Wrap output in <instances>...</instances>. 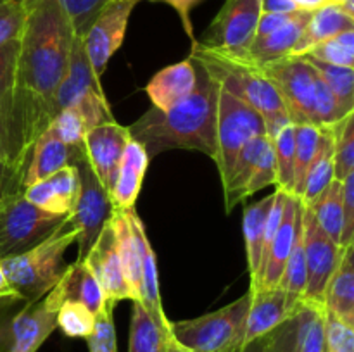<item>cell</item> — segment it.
Listing matches in <instances>:
<instances>
[{
  "mask_svg": "<svg viewBox=\"0 0 354 352\" xmlns=\"http://www.w3.org/2000/svg\"><path fill=\"white\" fill-rule=\"evenodd\" d=\"M334 130V178L342 182L354 171V110L332 124Z\"/></svg>",
  "mask_w": 354,
  "mask_h": 352,
  "instance_id": "8d00e7d4",
  "label": "cell"
},
{
  "mask_svg": "<svg viewBox=\"0 0 354 352\" xmlns=\"http://www.w3.org/2000/svg\"><path fill=\"white\" fill-rule=\"evenodd\" d=\"M80 193V171L69 164L23 190V195L40 209L52 214H71Z\"/></svg>",
  "mask_w": 354,
  "mask_h": 352,
  "instance_id": "d6986e66",
  "label": "cell"
},
{
  "mask_svg": "<svg viewBox=\"0 0 354 352\" xmlns=\"http://www.w3.org/2000/svg\"><path fill=\"white\" fill-rule=\"evenodd\" d=\"M194 86H196V68L192 59L189 57L156 72L145 86V93L156 109L168 110L187 99L192 93Z\"/></svg>",
  "mask_w": 354,
  "mask_h": 352,
  "instance_id": "603a6c76",
  "label": "cell"
},
{
  "mask_svg": "<svg viewBox=\"0 0 354 352\" xmlns=\"http://www.w3.org/2000/svg\"><path fill=\"white\" fill-rule=\"evenodd\" d=\"M270 138L266 135L261 137H256L245 145L241 150V154L235 159L234 166H232V171L228 175L227 182L223 183V193H225V209L227 213H230L239 202L245 200V186H248L249 178H251L252 171H254V166L258 162L259 154L265 148V145L268 144Z\"/></svg>",
  "mask_w": 354,
  "mask_h": 352,
  "instance_id": "4dcf8cb0",
  "label": "cell"
},
{
  "mask_svg": "<svg viewBox=\"0 0 354 352\" xmlns=\"http://www.w3.org/2000/svg\"><path fill=\"white\" fill-rule=\"evenodd\" d=\"M332 179H334V130L332 126H322L317 152L308 168L303 193L299 197L303 206H310L327 188Z\"/></svg>",
  "mask_w": 354,
  "mask_h": 352,
  "instance_id": "83f0119b",
  "label": "cell"
},
{
  "mask_svg": "<svg viewBox=\"0 0 354 352\" xmlns=\"http://www.w3.org/2000/svg\"><path fill=\"white\" fill-rule=\"evenodd\" d=\"M275 86L292 124L332 126L353 110H346L328 90L317 69L303 55H289L261 66Z\"/></svg>",
  "mask_w": 354,
  "mask_h": 352,
  "instance_id": "277c9868",
  "label": "cell"
},
{
  "mask_svg": "<svg viewBox=\"0 0 354 352\" xmlns=\"http://www.w3.org/2000/svg\"><path fill=\"white\" fill-rule=\"evenodd\" d=\"M311 10H297L292 19L273 33L263 38H256L251 43L248 57L258 66H265L268 62L289 57L306 26Z\"/></svg>",
  "mask_w": 354,
  "mask_h": 352,
  "instance_id": "484cf974",
  "label": "cell"
},
{
  "mask_svg": "<svg viewBox=\"0 0 354 352\" xmlns=\"http://www.w3.org/2000/svg\"><path fill=\"white\" fill-rule=\"evenodd\" d=\"M55 328L57 311L50 309L44 297L35 302H26L3 331L7 352H37Z\"/></svg>",
  "mask_w": 354,
  "mask_h": 352,
  "instance_id": "2e32d148",
  "label": "cell"
},
{
  "mask_svg": "<svg viewBox=\"0 0 354 352\" xmlns=\"http://www.w3.org/2000/svg\"><path fill=\"white\" fill-rule=\"evenodd\" d=\"M151 157L145 152L144 145L138 144L131 138L124 148L123 159L118 168L116 178H114L113 188H111L109 197L114 209H130L135 207L138 199V193L142 190L145 171L149 168Z\"/></svg>",
  "mask_w": 354,
  "mask_h": 352,
  "instance_id": "7402d4cb",
  "label": "cell"
},
{
  "mask_svg": "<svg viewBox=\"0 0 354 352\" xmlns=\"http://www.w3.org/2000/svg\"><path fill=\"white\" fill-rule=\"evenodd\" d=\"M138 242H140V255H142V278H140V292H138V302L144 306L149 316L156 323L162 335L171 337L169 323L171 321L166 317L165 307H162L161 292H159V276H158V262L156 254L151 247L145 228L142 221L138 223Z\"/></svg>",
  "mask_w": 354,
  "mask_h": 352,
  "instance_id": "cb8c5ba5",
  "label": "cell"
},
{
  "mask_svg": "<svg viewBox=\"0 0 354 352\" xmlns=\"http://www.w3.org/2000/svg\"><path fill=\"white\" fill-rule=\"evenodd\" d=\"M23 2L28 6L31 0H23ZM59 3L68 16L75 35L83 38L107 0H59Z\"/></svg>",
  "mask_w": 354,
  "mask_h": 352,
  "instance_id": "b9f144b4",
  "label": "cell"
},
{
  "mask_svg": "<svg viewBox=\"0 0 354 352\" xmlns=\"http://www.w3.org/2000/svg\"><path fill=\"white\" fill-rule=\"evenodd\" d=\"M318 135L320 128L313 124H294V192L292 195L299 199L303 193L304 178H306L308 168H310L313 155L317 152Z\"/></svg>",
  "mask_w": 354,
  "mask_h": 352,
  "instance_id": "836d02e7",
  "label": "cell"
},
{
  "mask_svg": "<svg viewBox=\"0 0 354 352\" xmlns=\"http://www.w3.org/2000/svg\"><path fill=\"white\" fill-rule=\"evenodd\" d=\"M294 14H270V12H261V17H259L258 21V28H256V38H263L266 37V35L273 33V31H277L279 28H282L283 24L289 23L290 19L294 17ZM252 40V41H254Z\"/></svg>",
  "mask_w": 354,
  "mask_h": 352,
  "instance_id": "f907efd6",
  "label": "cell"
},
{
  "mask_svg": "<svg viewBox=\"0 0 354 352\" xmlns=\"http://www.w3.org/2000/svg\"><path fill=\"white\" fill-rule=\"evenodd\" d=\"M130 140L131 135L128 126H121L116 121L92 128L83 140L85 161L107 192L113 188L118 168Z\"/></svg>",
  "mask_w": 354,
  "mask_h": 352,
  "instance_id": "4fadbf2b",
  "label": "cell"
},
{
  "mask_svg": "<svg viewBox=\"0 0 354 352\" xmlns=\"http://www.w3.org/2000/svg\"><path fill=\"white\" fill-rule=\"evenodd\" d=\"M299 352H325V309L304 304Z\"/></svg>",
  "mask_w": 354,
  "mask_h": 352,
  "instance_id": "ee69618b",
  "label": "cell"
},
{
  "mask_svg": "<svg viewBox=\"0 0 354 352\" xmlns=\"http://www.w3.org/2000/svg\"><path fill=\"white\" fill-rule=\"evenodd\" d=\"M354 242V171L342 179V235L341 247Z\"/></svg>",
  "mask_w": 354,
  "mask_h": 352,
  "instance_id": "681fc988",
  "label": "cell"
},
{
  "mask_svg": "<svg viewBox=\"0 0 354 352\" xmlns=\"http://www.w3.org/2000/svg\"><path fill=\"white\" fill-rule=\"evenodd\" d=\"M292 2L296 3L301 10H315L318 9V7L328 3L327 0H292Z\"/></svg>",
  "mask_w": 354,
  "mask_h": 352,
  "instance_id": "6f0895ef",
  "label": "cell"
},
{
  "mask_svg": "<svg viewBox=\"0 0 354 352\" xmlns=\"http://www.w3.org/2000/svg\"><path fill=\"white\" fill-rule=\"evenodd\" d=\"M17 57H19V40L0 45V114L12 126L21 144L19 133H17ZM21 148H23V144H21Z\"/></svg>",
  "mask_w": 354,
  "mask_h": 352,
  "instance_id": "f546056e",
  "label": "cell"
},
{
  "mask_svg": "<svg viewBox=\"0 0 354 352\" xmlns=\"http://www.w3.org/2000/svg\"><path fill=\"white\" fill-rule=\"evenodd\" d=\"M76 166L80 171V193L69 217L76 228L78 261H83L99 238L102 228L113 216L114 206L111 202L109 192L97 179L88 162L82 159L76 162Z\"/></svg>",
  "mask_w": 354,
  "mask_h": 352,
  "instance_id": "9c48e42d",
  "label": "cell"
},
{
  "mask_svg": "<svg viewBox=\"0 0 354 352\" xmlns=\"http://www.w3.org/2000/svg\"><path fill=\"white\" fill-rule=\"evenodd\" d=\"M320 75L325 85L328 86L335 99L346 110H354V71L353 68H339V66L325 64L315 59L303 55Z\"/></svg>",
  "mask_w": 354,
  "mask_h": 352,
  "instance_id": "74e56055",
  "label": "cell"
},
{
  "mask_svg": "<svg viewBox=\"0 0 354 352\" xmlns=\"http://www.w3.org/2000/svg\"><path fill=\"white\" fill-rule=\"evenodd\" d=\"M196 86L192 93L168 110L151 107L128 126L131 138L144 145L149 157L169 148H185L216 155V107L220 85L194 61Z\"/></svg>",
  "mask_w": 354,
  "mask_h": 352,
  "instance_id": "7a4b0ae2",
  "label": "cell"
},
{
  "mask_svg": "<svg viewBox=\"0 0 354 352\" xmlns=\"http://www.w3.org/2000/svg\"><path fill=\"white\" fill-rule=\"evenodd\" d=\"M189 57L199 62L220 88L261 114L265 119L266 137L270 140H273L277 133L290 123L275 86L266 78L261 66L252 62L248 55L239 57L194 40Z\"/></svg>",
  "mask_w": 354,
  "mask_h": 352,
  "instance_id": "3957f363",
  "label": "cell"
},
{
  "mask_svg": "<svg viewBox=\"0 0 354 352\" xmlns=\"http://www.w3.org/2000/svg\"><path fill=\"white\" fill-rule=\"evenodd\" d=\"M48 130L64 144L83 145V140H85L90 128L78 107L68 106L55 114L54 119L48 124Z\"/></svg>",
  "mask_w": 354,
  "mask_h": 352,
  "instance_id": "f35d334b",
  "label": "cell"
},
{
  "mask_svg": "<svg viewBox=\"0 0 354 352\" xmlns=\"http://www.w3.org/2000/svg\"><path fill=\"white\" fill-rule=\"evenodd\" d=\"M107 2H109V0H107Z\"/></svg>",
  "mask_w": 354,
  "mask_h": 352,
  "instance_id": "94428289",
  "label": "cell"
},
{
  "mask_svg": "<svg viewBox=\"0 0 354 352\" xmlns=\"http://www.w3.org/2000/svg\"><path fill=\"white\" fill-rule=\"evenodd\" d=\"M0 157L9 168H12L17 175L23 178L24 166H26V155L21 148L19 140L14 133L12 126L7 123L6 117L0 114Z\"/></svg>",
  "mask_w": 354,
  "mask_h": 352,
  "instance_id": "c3c4849f",
  "label": "cell"
},
{
  "mask_svg": "<svg viewBox=\"0 0 354 352\" xmlns=\"http://www.w3.org/2000/svg\"><path fill=\"white\" fill-rule=\"evenodd\" d=\"M21 175H17L12 168L6 164L0 157V199L9 193L14 192H21L23 186H21Z\"/></svg>",
  "mask_w": 354,
  "mask_h": 352,
  "instance_id": "f5cc1de1",
  "label": "cell"
},
{
  "mask_svg": "<svg viewBox=\"0 0 354 352\" xmlns=\"http://www.w3.org/2000/svg\"><path fill=\"white\" fill-rule=\"evenodd\" d=\"M303 55L339 68H353L354 66V30L342 31L328 40L320 41L308 48Z\"/></svg>",
  "mask_w": 354,
  "mask_h": 352,
  "instance_id": "e575fe53",
  "label": "cell"
},
{
  "mask_svg": "<svg viewBox=\"0 0 354 352\" xmlns=\"http://www.w3.org/2000/svg\"><path fill=\"white\" fill-rule=\"evenodd\" d=\"M85 159L83 145H68L59 140L50 130H45L31 145L28 162L24 166L21 186L28 188L33 183L41 182L47 176L54 175L61 168L69 164H76Z\"/></svg>",
  "mask_w": 354,
  "mask_h": 352,
  "instance_id": "e0dca14e",
  "label": "cell"
},
{
  "mask_svg": "<svg viewBox=\"0 0 354 352\" xmlns=\"http://www.w3.org/2000/svg\"><path fill=\"white\" fill-rule=\"evenodd\" d=\"M273 204V193L266 195L259 202L251 204L244 209L242 217V231H244L245 254H248L249 275H251V289H254L256 280H258L259 264H261V251H263V237H265L266 216Z\"/></svg>",
  "mask_w": 354,
  "mask_h": 352,
  "instance_id": "f1b7e54d",
  "label": "cell"
},
{
  "mask_svg": "<svg viewBox=\"0 0 354 352\" xmlns=\"http://www.w3.org/2000/svg\"><path fill=\"white\" fill-rule=\"evenodd\" d=\"M266 345H268V335H263L254 340L245 342L239 352H266Z\"/></svg>",
  "mask_w": 354,
  "mask_h": 352,
  "instance_id": "9f6ffc18",
  "label": "cell"
},
{
  "mask_svg": "<svg viewBox=\"0 0 354 352\" xmlns=\"http://www.w3.org/2000/svg\"><path fill=\"white\" fill-rule=\"evenodd\" d=\"M69 214H52L31 204L21 192L0 199V259L17 255L50 237Z\"/></svg>",
  "mask_w": 354,
  "mask_h": 352,
  "instance_id": "52a82bcc",
  "label": "cell"
},
{
  "mask_svg": "<svg viewBox=\"0 0 354 352\" xmlns=\"http://www.w3.org/2000/svg\"><path fill=\"white\" fill-rule=\"evenodd\" d=\"M137 3V0H109L82 38L90 66L99 78L111 57L123 45L128 21Z\"/></svg>",
  "mask_w": 354,
  "mask_h": 352,
  "instance_id": "7c38bea8",
  "label": "cell"
},
{
  "mask_svg": "<svg viewBox=\"0 0 354 352\" xmlns=\"http://www.w3.org/2000/svg\"><path fill=\"white\" fill-rule=\"evenodd\" d=\"M86 95H106V93L100 85V78L93 72L92 66H90L85 48H83L82 37L75 35L66 75L54 97V116L61 109L71 106L76 100Z\"/></svg>",
  "mask_w": 354,
  "mask_h": 352,
  "instance_id": "ffe728a7",
  "label": "cell"
},
{
  "mask_svg": "<svg viewBox=\"0 0 354 352\" xmlns=\"http://www.w3.org/2000/svg\"><path fill=\"white\" fill-rule=\"evenodd\" d=\"M354 247L344 248L337 268L332 273L324 295V307L337 320L354 326Z\"/></svg>",
  "mask_w": 354,
  "mask_h": 352,
  "instance_id": "d4e9b609",
  "label": "cell"
},
{
  "mask_svg": "<svg viewBox=\"0 0 354 352\" xmlns=\"http://www.w3.org/2000/svg\"><path fill=\"white\" fill-rule=\"evenodd\" d=\"M73 242H76V228L68 216L50 237L30 251L0 259L7 283L19 300L35 302L50 292L64 273L62 255Z\"/></svg>",
  "mask_w": 354,
  "mask_h": 352,
  "instance_id": "5b68a950",
  "label": "cell"
},
{
  "mask_svg": "<svg viewBox=\"0 0 354 352\" xmlns=\"http://www.w3.org/2000/svg\"><path fill=\"white\" fill-rule=\"evenodd\" d=\"M137 2H140V0H137ZM152 2H165V3H168V6H171L173 9L178 12L185 33L189 35L190 40L192 41L196 40V37H194L192 21H190V10H192L197 3L203 2V0H152Z\"/></svg>",
  "mask_w": 354,
  "mask_h": 352,
  "instance_id": "816d5d0a",
  "label": "cell"
},
{
  "mask_svg": "<svg viewBox=\"0 0 354 352\" xmlns=\"http://www.w3.org/2000/svg\"><path fill=\"white\" fill-rule=\"evenodd\" d=\"M303 202L297 197H287L282 219H280L275 237L270 244L268 252H266L265 259L259 266L258 280H256V285L254 289H251V292L258 289H275V286H279L283 268H286L287 259H289L290 251H292L294 240H296L297 228L303 221Z\"/></svg>",
  "mask_w": 354,
  "mask_h": 352,
  "instance_id": "9a60e30c",
  "label": "cell"
},
{
  "mask_svg": "<svg viewBox=\"0 0 354 352\" xmlns=\"http://www.w3.org/2000/svg\"><path fill=\"white\" fill-rule=\"evenodd\" d=\"M131 323L128 352H168L173 337H166L159 331L152 317L138 300H131Z\"/></svg>",
  "mask_w": 354,
  "mask_h": 352,
  "instance_id": "1f68e13d",
  "label": "cell"
},
{
  "mask_svg": "<svg viewBox=\"0 0 354 352\" xmlns=\"http://www.w3.org/2000/svg\"><path fill=\"white\" fill-rule=\"evenodd\" d=\"M95 314L78 302H64L57 309V326L73 338H86L93 330Z\"/></svg>",
  "mask_w": 354,
  "mask_h": 352,
  "instance_id": "ab89813d",
  "label": "cell"
},
{
  "mask_svg": "<svg viewBox=\"0 0 354 352\" xmlns=\"http://www.w3.org/2000/svg\"><path fill=\"white\" fill-rule=\"evenodd\" d=\"M168 352H185V351H183V349L180 347L175 340H171L168 345Z\"/></svg>",
  "mask_w": 354,
  "mask_h": 352,
  "instance_id": "680465c9",
  "label": "cell"
},
{
  "mask_svg": "<svg viewBox=\"0 0 354 352\" xmlns=\"http://www.w3.org/2000/svg\"><path fill=\"white\" fill-rule=\"evenodd\" d=\"M17 300H19V297H17L16 292L10 289L9 283H7L6 280V275H3L2 268H0V306H6V304H10V302H17Z\"/></svg>",
  "mask_w": 354,
  "mask_h": 352,
  "instance_id": "11a10c76",
  "label": "cell"
},
{
  "mask_svg": "<svg viewBox=\"0 0 354 352\" xmlns=\"http://www.w3.org/2000/svg\"><path fill=\"white\" fill-rule=\"evenodd\" d=\"M348 30H354V16L346 12L339 3H325L311 10L310 19L290 55H303L313 45Z\"/></svg>",
  "mask_w": 354,
  "mask_h": 352,
  "instance_id": "4316f807",
  "label": "cell"
},
{
  "mask_svg": "<svg viewBox=\"0 0 354 352\" xmlns=\"http://www.w3.org/2000/svg\"><path fill=\"white\" fill-rule=\"evenodd\" d=\"M83 261L99 282L106 295V302L116 306L120 300H135L133 292L124 278L123 266L118 254L116 237H114V230L109 221L102 228L99 238Z\"/></svg>",
  "mask_w": 354,
  "mask_h": 352,
  "instance_id": "5bb4252c",
  "label": "cell"
},
{
  "mask_svg": "<svg viewBox=\"0 0 354 352\" xmlns=\"http://www.w3.org/2000/svg\"><path fill=\"white\" fill-rule=\"evenodd\" d=\"M304 324V306L294 316L287 317L275 330L268 333L266 352H299L301 335Z\"/></svg>",
  "mask_w": 354,
  "mask_h": 352,
  "instance_id": "60d3db41",
  "label": "cell"
},
{
  "mask_svg": "<svg viewBox=\"0 0 354 352\" xmlns=\"http://www.w3.org/2000/svg\"><path fill=\"white\" fill-rule=\"evenodd\" d=\"M266 135L261 114L220 88L216 107V162L221 183L227 182L235 159L256 137Z\"/></svg>",
  "mask_w": 354,
  "mask_h": 352,
  "instance_id": "ba28073f",
  "label": "cell"
},
{
  "mask_svg": "<svg viewBox=\"0 0 354 352\" xmlns=\"http://www.w3.org/2000/svg\"><path fill=\"white\" fill-rule=\"evenodd\" d=\"M73 37L59 0L28 3L17 57V133L26 159L31 145L54 119V97L66 75Z\"/></svg>",
  "mask_w": 354,
  "mask_h": 352,
  "instance_id": "6da1fadb",
  "label": "cell"
},
{
  "mask_svg": "<svg viewBox=\"0 0 354 352\" xmlns=\"http://www.w3.org/2000/svg\"><path fill=\"white\" fill-rule=\"evenodd\" d=\"M28 17L23 0H0V45L19 40Z\"/></svg>",
  "mask_w": 354,
  "mask_h": 352,
  "instance_id": "f6af8a7d",
  "label": "cell"
},
{
  "mask_svg": "<svg viewBox=\"0 0 354 352\" xmlns=\"http://www.w3.org/2000/svg\"><path fill=\"white\" fill-rule=\"evenodd\" d=\"M301 10L292 0H261V12L292 14Z\"/></svg>",
  "mask_w": 354,
  "mask_h": 352,
  "instance_id": "db71d44e",
  "label": "cell"
},
{
  "mask_svg": "<svg viewBox=\"0 0 354 352\" xmlns=\"http://www.w3.org/2000/svg\"><path fill=\"white\" fill-rule=\"evenodd\" d=\"M277 183V161H275V150H273L272 140L265 145V148L259 154L258 162L254 166L251 178H249L248 186H245V199L254 195L259 190L266 188L270 185Z\"/></svg>",
  "mask_w": 354,
  "mask_h": 352,
  "instance_id": "bcb514c9",
  "label": "cell"
},
{
  "mask_svg": "<svg viewBox=\"0 0 354 352\" xmlns=\"http://www.w3.org/2000/svg\"><path fill=\"white\" fill-rule=\"evenodd\" d=\"M303 244L306 259V290L303 304L324 307L325 289L346 247H339L330 240L306 206L303 207Z\"/></svg>",
  "mask_w": 354,
  "mask_h": 352,
  "instance_id": "8fae6325",
  "label": "cell"
},
{
  "mask_svg": "<svg viewBox=\"0 0 354 352\" xmlns=\"http://www.w3.org/2000/svg\"><path fill=\"white\" fill-rule=\"evenodd\" d=\"M277 161V190L292 195L294 192V124L289 123L272 140Z\"/></svg>",
  "mask_w": 354,
  "mask_h": 352,
  "instance_id": "d590c367",
  "label": "cell"
},
{
  "mask_svg": "<svg viewBox=\"0 0 354 352\" xmlns=\"http://www.w3.org/2000/svg\"><path fill=\"white\" fill-rule=\"evenodd\" d=\"M251 292L194 320L171 321V337L185 352H239L244 345Z\"/></svg>",
  "mask_w": 354,
  "mask_h": 352,
  "instance_id": "8992f818",
  "label": "cell"
},
{
  "mask_svg": "<svg viewBox=\"0 0 354 352\" xmlns=\"http://www.w3.org/2000/svg\"><path fill=\"white\" fill-rule=\"evenodd\" d=\"M325 352H354V326L325 311Z\"/></svg>",
  "mask_w": 354,
  "mask_h": 352,
  "instance_id": "7dc6e473",
  "label": "cell"
},
{
  "mask_svg": "<svg viewBox=\"0 0 354 352\" xmlns=\"http://www.w3.org/2000/svg\"><path fill=\"white\" fill-rule=\"evenodd\" d=\"M44 300L54 311L64 302H78L97 314L106 306V295L85 261H75L64 268L59 282L52 286Z\"/></svg>",
  "mask_w": 354,
  "mask_h": 352,
  "instance_id": "ac0fdd59",
  "label": "cell"
},
{
  "mask_svg": "<svg viewBox=\"0 0 354 352\" xmlns=\"http://www.w3.org/2000/svg\"><path fill=\"white\" fill-rule=\"evenodd\" d=\"M261 17V0H227L211 21L201 43L227 54L245 57Z\"/></svg>",
  "mask_w": 354,
  "mask_h": 352,
  "instance_id": "30bf717a",
  "label": "cell"
},
{
  "mask_svg": "<svg viewBox=\"0 0 354 352\" xmlns=\"http://www.w3.org/2000/svg\"><path fill=\"white\" fill-rule=\"evenodd\" d=\"M311 213L317 217L322 230L330 237L332 242L341 247L342 235V182L332 179L327 188L310 204Z\"/></svg>",
  "mask_w": 354,
  "mask_h": 352,
  "instance_id": "d6a6232c",
  "label": "cell"
},
{
  "mask_svg": "<svg viewBox=\"0 0 354 352\" xmlns=\"http://www.w3.org/2000/svg\"><path fill=\"white\" fill-rule=\"evenodd\" d=\"M327 2H328V3H341L342 0H327Z\"/></svg>",
  "mask_w": 354,
  "mask_h": 352,
  "instance_id": "91938a15",
  "label": "cell"
},
{
  "mask_svg": "<svg viewBox=\"0 0 354 352\" xmlns=\"http://www.w3.org/2000/svg\"><path fill=\"white\" fill-rule=\"evenodd\" d=\"M113 311V304L106 302V306L95 314L92 333L85 338L88 344V352H118Z\"/></svg>",
  "mask_w": 354,
  "mask_h": 352,
  "instance_id": "7bdbcfd3",
  "label": "cell"
},
{
  "mask_svg": "<svg viewBox=\"0 0 354 352\" xmlns=\"http://www.w3.org/2000/svg\"><path fill=\"white\" fill-rule=\"evenodd\" d=\"M251 306H249L248 320H245L244 344L258 337H263V335H268L280 323H283L287 317L297 314L290 309L287 293L280 286L258 289L251 292Z\"/></svg>",
  "mask_w": 354,
  "mask_h": 352,
  "instance_id": "44dd1931",
  "label": "cell"
}]
</instances>
